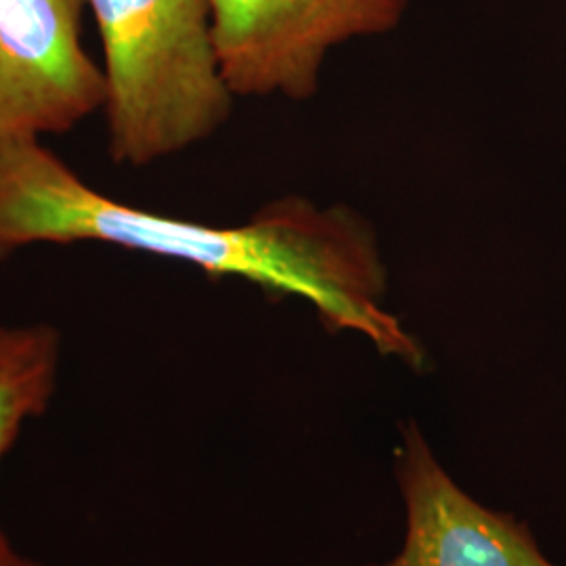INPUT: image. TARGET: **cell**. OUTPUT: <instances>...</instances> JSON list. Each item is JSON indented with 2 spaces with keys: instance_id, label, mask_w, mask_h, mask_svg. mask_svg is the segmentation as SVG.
Instances as JSON below:
<instances>
[{
  "instance_id": "obj_1",
  "label": "cell",
  "mask_w": 566,
  "mask_h": 566,
  "mask_svg": "<svg viewBox=\"0 0 566 566\" xmlns=\"http://www.w3.org/2000/svg\"><path fill=\"white\" fill-rule=\"evenodd\" d=\"M95 242L193 264L301 296L327 327L350 329L411 361L420 346L386 313V273L353 212L301 198L238 227L196 223L107 198L42 142H0V263L39 243Z\"/></svg>"
},
{
  "instance_id": "obj_2",
  "label": "cell",
  "mask_w": 566,
  "mask_h": 566,
  "mask_svg": "<svg viewBox=\"0 0 566 566\" xmlns=\"http://www.w3.org/2000/svg\"><path fill=\"white\" fill-rule=\"evenodd\" d=\"M102 34L109 158L147 166L223 126L224 81L210 0H86Z\"/></svg>"
},
{
  "instance_id": "obj_3",
  "label": "cell",
  "mask_w": 566,
  "mask_h": 566,
  "mask_svg": "<svg viewBox=\"0 0 566 566\" xmlns=\"http://www.w3.org/2000/svg\"><path fill=\"white\" fill-rule=\"evenodd\" d=\"M224 81L235 97L308 99L327 53L395 30L407 0H210Z\"/></svg>"
},
{
  "instance_id": "obj_4",
  "label": "cell",
  "mask_w": 566,
  "mask_h": 566,
  "mask_svg": "<svg viewBox=\"0 0 566 566\" xmlns=\"http://www.w3.org/2000/svg\"><path fill=\"white\" fill-rule=\"evenodd\" d=\"M86 0H0V142L65 135L105 105L82 44Z\"/></svg>"
},
{
  "instance_id": "obj_5",
  "label": "cell",
  "mask_w": 566,
  "mask_h": 566,
  "mask_svg": "<svg viewBox=\"0 0 566 566\" xmlns=\"http://www.w3.org/2000/svg\"><path fill=\"white\" fill-rule=\"evenodd\" d=\"M397 479L407 535L401 554L382 566H556L525 523L465 495L413 424L403 432Z\"/></svg>"
},
{
  "instance_id": "obj_6",
  "label": "cell",
  "mask_w": 566,
  "mask_h": 566,
  "mask_svg": "<svg viewBox=\"0 0 566 566\" xmlns=\"http://www.w3.org/2000/svg\"><path fill=\"white\" fill-rule=\"evenodd\" d=\"M61 334L49 324H0V462L23 426L42 416L55 397Z\"/></svg>"
},
{
  "instance_id": "obj_7",
  "label": "cell",
  "mask_w": 566,
  "mask_h": 566,
  "mask_svg": "<svg viewBox=\"0 0 566 566\" xmlns=\"http://www.w3.org/2000/svg\"><path fill=\"white\" fill-rule=\"evenodd\" d=\"M0 566H44L36 558L23 554L13 546V542L7 537V533L0 528Z\"/></svg>"
}]
</instances>
